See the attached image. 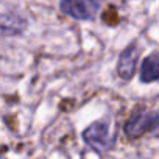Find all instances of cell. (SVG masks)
<instances>
[{
	"instance_id": "1",
	"label": "cell",
	"mask_w": 159,
	"mask_h": 159,
	"mask_svg": "<svg viewBox=\"0 0 159 159\" xmlns=\"http://www.w3.org/2000/svg\"><path fill=\"white\" fill-rule=\"evenodd\" d=\"M83 140L97 153H106L116 145V134L111 131V123L97 120L83 131Z\"/></svg>"
},
{
	"instance_id": "2",
	"label": "cell",
	"mask_w": 159,
	"mask_h": 159,
	"mask_svg": "<svg viewBox=\"0 0 159 159\" xmlns=\"http://www.w3.org/2000/svg\"><path fill=\"white\" fill-rule=\"evenodd\" d=\"M123 129L125 134L131 139L140 137L143 134H151L154 137H159V112L153 114V112L137 111L128 119Z\"/></svg>"
},
{
	"instance_id": "3",
	"label": "cell",
	"mask_w": 159,
	"mask_h": 159,
	"mask_svg": "<svg viewBox=\"0 0 159 159\" xmlns=\"http://www.w3.org/2000/svg\"><path fill=\"white\" fill-rule=\"evenodd\" d=\"M102 0H59L62 14L75 20H92L100 11Z\"/></svg>"
},
{
	"instance_id": "4",
	"label": "cell",
	"mask_w": 159,
	"mask_h": 159,
	"mask_svg": "<svg viewBox=\"0 0 159 159\" xmlns=\"http://www.w3.org/2000/svg\"><path fill=\"white\" fill-rule=\"evenodd\" d=\"M137 58H139V48L136 45H129L120 53L119 62H117V75L122 80L128 81V80L134 76Z\"/></svg>"
},
{
	"instance_id": "5",
	"label": "cell",
	"mask_w": 159,
	"mask_h": 159,
	"mask_svg": "<svg viewBox=\"0 0 159 159\" xmlns=\"http://www.w3.org/2000/svg\"><path fill=\"white\" fill-rule=\"evenodd\" d=\"M27 22L11 13H0V34L2 36H19L25 31Z\"/></svg>"
},
{
	"instance_id": "6",
	"label": "cell",
	"mask_w": 159,
	"mask_h": 159,
	"mask_svg": "<svg viewBox=\"0 0 159 159\" xmlns=\"http://www.w3.org/2000/svg\"><path fill=\"white\" fill-rule=\"evenodd\" d=\"M140 81L142 83H153L159 81V50L150 53L140 66Z\"/></svg>"
},
{
	"instance_id": "7",
	"label": "cell",
	"mask_w": 159,
	"mask_h": 159,
	"mask_svg": "<svg viewBox=\"0 0 159 159\" xmlns=\"http://www.w3.org/2000/svg\"><path fill=\"white\" fill-rule=\"evenodd\" d=\"M0 154H2V153H0Z\"/></svg>"
}]
</instances>
